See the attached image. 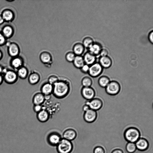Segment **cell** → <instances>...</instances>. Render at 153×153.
Returning a JSON list of instances; mask_svg holds the SVG:
<instances>
[{"mask_svg":"<svg viewBox=\"0 0 153 153\" xmlns=\"http://www.w3.org/2000/svg\"><path fill=\"white\" fill-rule=\"evenodd\" d=\"M73 63L75 67L79 69L85 64L83 57L81 56H76Z\"/></svg>","mask_w":153,"mask_h":153,"instance_id":"obj_27","label":"cell"},{"mask_svg":"<svg viewBox=\"0 0 153 153\" xmlns=\"http://www.w3.org/2000/svg\"><path fill=\"white\" fill-rule=\"evenodd\" d=\"M82 109L84 112H85L89 109L90 108L88 105L85 104L83 105Z\"/></svg>","mask_w":153,"mask_h":153,"instance_id":"obj_41","label":"cell"},{"mask_svg":"<svg viewBox=\"0 0 153 153\" xmlns=\"http://www.w3.org/2000/svg\"><path fill=\"white\" fill-rule=\"evenodd\" d=\"M56 148L58 153H70L73 149V145L71 141L62 138Z\"/></svg>","mask_w":153,"mask_h":153,"instance_id":"obj_3","label":"cell"},{"mask_svg":"<svg viewBox=\"0 0 153 153\" xmlns=\"http://www.w3.org/2000/svg\"><path fill=\"white\" fill-rule=\"evenodd\" d=\"M4 81L3 75L0 74V85Z\"/></svg>","mask_w":153,"mask_h":153,"instance_id":"obj_42","label":"cell"},{"mask_svg":"<svg viewBox=\"0 0 153 153\" xmlns=\"http://www.w3.org/2000/svg\"><path fill=\"white\" fill-rule=\"evenodd\" d=\"M4 21H11L14 18V14L13 11L10 9H5L2 13L1 15Z\"/></svg>","mask_w":153,"mask_h":153,"instance_id":"obj_22","label":"cell"},{"mask_svg":"<svg viewBox=\"0 0 153 153\" xmlns=\"http://www.w3.org/2000/svg\"><path fill=\"white\" fill-rule=\"evenodd\" d=\"M59 80L58 77L55 75L50 76L48 79V82L53 85Z\"/></svg>","mask_w":153,"mask_h":153,"instance_id":"obj_33","label":"cell"},{"mask_svg":"<svg viewBox=\"0 0 153 153\" xmlns=\"http://www.w3.org/2000/svg\"><path fill=\"white\" fill-rule=\"evenodd\" d=\"M13 30L12 27L7 25L3 27L1 33L5 38H9L13 35Z\"/></svg>","mask_w":153,"mask_h":153,"instance_id":"obj_26","label":"cell"},{"mask_svg":"<svg viewBox=\"0 0 153 153\" xmlns=\"http://www.w3.org/2000/svg\"><path fill=\"white\" fill-rule=\"evenodd\" d=\"M93 152V153H105V151L102 146H97L94 148Z\"/></svg>","mask_w":153,"mask_h":153,"instance_id":"obj_34","label":"cell"},{"mask_svg":"<svg viewBox=\"0 0 153 153\" xmlns=\"http://www.w3.org/2000/svg\"><path fill=\"white\" fill-rule=\"evenodd\" d=\"M6 39L1 33H0V45H3L5 42Z\"/></svg>","mask_w":153,"mask_h":153,"instance_id":"obj_37","label":"cell"},{"mask_svg":"<svg viewBox=\"0 0 153 153\" xmlns=\"http://www.w3.org/2000/svg\"><path fill=\"white\" fill-rule=\"evenodd\" d=\"M81 93L83 97L87 100H90L94 98L96 94L94 89L91 87H82Z\"/></svg>","mask_w":153,"mask_h":153,"instance_id":"obj_9","label":"cell"},{"mask_svg":"<svg viewBox=\"0 0 153 153\" xmlns=\"http://www.w3.org/2000/svg\"><path fill=\"white\" fill-rule=\"evenodd\" d=\"M18 45L14 42L10 43L8 45V53L11 56L14 57L17 56L19 52Z\"/></svg>","mask_w":153,"mask_h":153,"instance_id":"obj_14","label":"cell"},{"mask_svg":"<svg viewBox=\"0 0 153 153\" xmlns=\"http://www.w3.org/2000/svg\"><path fill=\"white\" fill-rule=\"evenodd\" d=\"M153 31H152L150 32L149 35V39L150 42H151V43H152L153 42Z\"/></svg>","mask_w":153,"mask_h":153,"instance_id":"obj_40","label":"cell"},{"mask_svg":"<svg viewBox=\"0 0 153 153\" xmlns=\"http://www.w3.org/2000/svg\"><path fill=\"white\" fill-rule=\"evenodd\" d=\"M97 116V111L90 109L84 112L83 117L84 120L86 122L91 123L96 120Z\"/></svg>","mask_w":153,"mask_h":153,"instance_id":"obj_10","label":"cell"},{"mask_svg":"<svg viewBox=\"0 0 153 153\" xmlns=\"http://www.w3.org/2000/svg\"><path fill=\"white\" fill-rule=\"evenodd\" d=\"M94 43L93 40L91 38L87 37L83 39L82 44L85 48H89Z\"/></svg>","mask_w":153,"mask_h":153,"instance_id":"obj_30","label":"cell"},{"mask_svg":"<svg viewBox=\"0 0 153 153\" xmlns=\"http://www.w3.org/2000/svg\"><path fill=\"white\" fill-rule=\"evenodd\" d=\"M108 53V51L107 50L105 49H103L101 50L100 54L101 56H107Z\"/></svg>","mask_w":153,"mask_h":153,"instance_id":"obj_38","label":"cell"},{"mask_svg":"<svg viewBox=\"0 0 153 153\" xmlns=\"http://www.w3.org/2000/svg\"><path fill=\"white\" fill-rule=\"evenodd\" d=\"M126 151L129 153H133L137 149L135 143L128 142L126 144Z\"/></svg>","mask_w":153,"mask_h":153,"instance_id":"obj_31","label":"cell"},{"mask_svg":"<svg viewBox=\"0 0 153 153\" xmlns=\"http://www.w3.org/2000/svg\"><path fill=\"white\" fill-rule=\"evenodd\" d=\"M3 77L4 80L9 84L15 83L18 77L16 72L11 70H7L3 74Z\"/></svg>","mask_w":153,"mask_h":153,"instance_id":"obj_7","label":"cell"},{"mask_svg":"<svg viewBox=\"0 0 153 153\" xmlns=\"http://www.w3.org/2000/svg\"><path fill=\"white\" fill-rule=\"evenodd\" d=\"M83 57L85 64L89 66L95 63V56L89 51L86 52L84 54Z\"/></svg>","mask_w":153,"mask_h":153,"instance_id":"obj_17","label":"cell"},{"mask_svg":"<svg viewBox=\"0 0 153 153\" xmlns=\"http://www.w3.org/2000/svg\"><path fill=\"white\" fill-rule=\"evenodd\" d=\"M53 89V85L47 82L44 83L42 86L41 88V92L45 96H48L52 93Z\"/></svg>","mask_w":153,"mask_h":153,"instance_id":"obj_15","label":"cell"},{"mask_svg":"<svg viewBox=\"0 0 153 153\" xmlns=\"http://www.w3.org/2000/svg\"><path fill=\"white\" fill-rule=\"evenodd\" d=\"M88 49L89 52L95 56L99 55L102 49L101 45L97 43H94Z\"/></svg>","mask_w":153,"mask_h":153,"instance_id":"obj_24","label":"cell"},{"mask_svg":"<svg viewBox=\"0 0 153 153\" xmlns=\"http://www.w3.org/2000/svg\"><path fill=\"white\" fill-rule=\"evenodd\" d=\"M2 54L1 52L0 51V59L1 58Z\"/></svg>","mask_w":153,"mask_h":153,"instance_id":"obj_44","label":"cell"},{"mask_svg":"<svg viewBox=\"0 0 153 153\" xmlns=\"http://www.w3.org/2000/svg\"><path fill=\"white\" fill-rule=\"evenodd\" d=\"M106 93L111 96H115L119 93L121 90L119 83L115 80L110 81L105 88Z\"/></svg>","mask_w":153,"mask_h":153,"instance_id":"obj_4","label":"cell"},{"mask_svg":"<svg viewBox=\"0 0 153 153\" xmlns=\"http://www.w3.org/2000/svg\"><path fill=\"white\" fill-rule=\"evenodd\" d=\"M45 96L41 92L37 93L33 96L32 101L34 105H41L45 101Z\"/></svg>","mask_w":153,"mask_h":153,"instance_id":"obj_18","label":"cell"},{"mask_svg":"<svg viewBox=\"0 0 153 153\" xmlns=\"http://www.w3.org/2000/svg\"><path fill=\"white\" fill-rule=\"evenodd\" d=\"M76 56V55L73 52L70 51L66 53L65 58L68 62H73Z\"/></svg>","mask_w":153,"mask_h":153,"instance_id":"obj_32","label":"cell"},{"mask_svg":"<svg viewBox=\"0 0 153 153\" xmlns=\"http://www.w3.org/2000/svg\"><path fill=\"white\" fill-rule=\"evenodd\" d=\"M18 77L22 79H26L28 76V71L25 67L22 66L17 70L16 72Z\"/></svg>","mask_w":153,"mask_h":153,"instance_id":"obj_25","label":"cell"},{"mask_svg":"<svg viewBox=\"0 0 153 153\" xmlns=\"http://www.w3.org/2000/svg\"><path fill=\"white\" fill-rule=\"evenodd\" d=\"M37 118L40 122L44 123L47 121L48 120L49 114L47 111L42 109L37 113Z\"/></svg>","mask_w":153,"mask_h":153,"instance_id":"obj_21","label":"cell"},{"mask_svg":"<svg viewBox=\"0 0 153 153\" xmlns=\"http://www.w3.org/2000/svg\"><path fill=\"white\" fill-rule=\"evenodd\" d=\"M81 82L83 87H91L93 83L91 78L87 76L84 77L82 78Z\"/></svg>","mask_w":153,"mask_h":153,"instance_id":"obj_29","label":"cell"},{"mask_svg":"<svg viewBox=\"0 0 153 153\" xmlns=\"http://www.w3.org/2000/svg\"><path fill=\"white\" fill-rule=\"evenodd\" d=\"M33 108L34 111L37 113L42 110L41 105H34Z\"/></svg>","mask_w":153,"mask_h":153,"instance_id":"obj_36","label":"cell"},{"mask_svg":"<svg viewBox=\"0 0 153 153\" xmlns=\"http://www.w3.org/2000/svg\"><path fill=\"white\" fill-rule=\"evenodd\" d=\"M85 47L82 43H76L73 47V52L76 56H81L85 50Z\"/></svg>","mask_w":153,"mask_h":153,"instance_id":"obj_19","label":"cell"},{"mask_svg":"<svg viewBox=\"0 0 153 153\" xmlns=\"http://www.w3.org/2000/svg\"><path fill=\"white\" fill-rule=\"evenodd\" d=\"M39 59L41 62L45 65H49L52 63V56L48 51H44L41 52L39 55Z\"/></svg>","mask_w":153,"mask_h":153,"instance_id":"obj_13","label":"cell"},{"mask_svg":"<svg viewBox=\"0 0 153 153\" xmlns=\"http://www.w3.org/2000/svg\"><path fill=\"white\" fill-rule=\"evenodd\" d=\"M103 68L99 63H94L89 66L88 72L91 77L95 78L100 76L102 73Z\"/></svg>","mask_w":153,"mask_h":153,"instance_id":"obj_6","label":"cell"},{"mask_svg":"<svg viewBox=\"0 0 153 153\" xmlns=\"http://www.w3.org/2000/svg\"><path fill=\"white\" fill-rule=\"evenodd\" d=\"M89 68V66L85 64L80 69L82 73L84 74H87L88 73Z\"/></svg>","mask_w":153,"mask_h":153,"instance_id":"obj_35","label":"cell"},{"mask_svg":"<svg viewBox=\"0 0 153 153\" xmlns=\"http://www.w3.org/2000/svg\"><path fill=\"white\" fill-rule=\"evenodd\" d=\"M140 133L137 128L130 127L125 129L124 133L125 140L128 142L135 143L140 138Z\"/></svg>","mask_w":153,"mask_h":153,"instance_id":"obj_2","label":"cell"},{"mask_svg":"<svg viewBox=\"0 0 153 153\" xmlns=\"http://www.w3.org/2000/svg\"><path fill=\"white\" fill-rule=\"evenodd\" d=\"M53 86L52 94L57 98L65 97L68 94L70 91L69 84L64 80H59L53 85Z\"/></svg>","mask_w":153,"mask_h":153,"instance_id":"obj_1","label":"cell"},{"mask_svg":"<svg viewBox=\"0 0 153 153\" xmlns=\"http://www.w3.org/2000/svg\"><path fill=\"white\" fill-rule=\"evenodd\" d=\"M62 138L60 134L57 131H52L49 133L47 140L48 143L53 146H56Z\"/></svg>","mask_w":153,"mask_h":153,"instance_id":"obj_5","label":"cell"},{"mask_svg":"<svg viewBox=\"0 0 153 153\" xmlns=\"http://www.w3.org/2000/svg\"><path fill=\"white\" fill-rule=\"evenodd\" d=\"M99 63L103 68H108L111 66L112 61L107 56H101L99 59Z\"/></svg>","mask_w":153,"mask_h":153,"instance_id":"obj_16","label":"cell"},{"mask_svg":"<svg viewBox=\"0 0 153 153\" xmlns=\"http://www.w3.org/2000/svg\"><path fill=\"white\" fill-rule=\"evenodd\" d=\"M4 21V20L2 17L1 15H0V25L2 24Z\"/></svg>","mask_w":153,"mask_h":153,"instance_id":"obj_43","label":"cell"},{"mask_svg":"<svg viewBox=\"0 0 153 153\" xmlns=\"http://www.w3.org/2000/svg\"><path fill=\"white\" fill-rule=\"evenodd\" d=\"M110 81L109 77L105 75L100 76L98 80L99 85L101 87L105 88Z\"/></svg>","mask_w":153,"mask_h":153,"instance_id":"obj_28","label":"cell"},{"mask_svg":"<svg viewBox=\"0 0 153 153\" xmlns=\"http://www.w3.org/2000/svg\"><path fill=\"white\" fill-rule=\"evenodd\" d=\"M40 77L39 74L35 72L30 73L28 76V81L31 85H34L37 83L39 81Z\"/></svg>","mask_w":153,"mask_h":153,"instance_id":"obj_20","label":"cell"},{"mask_svg":"<svg viewBox=\"0 0 153 153\" xmlns=\"http://www.w3.org/2000/svg\"><path fill=\"white\" fill-rule=\"evenodd\" d=\"M23 59L20 57L17 56L13 57L11 62L12 66L14 69L17 70L20 67L23 66Z\"/></svg>","mask_w":153,"mask_h":153,"instance_id":"obj_23","label":"cell"},{"mask_svg":"<svg viewBox=\"0 0 153 153\" xmlns=\"http://www.w3.org/2000/svg\"><path fill=\"white\" fill-rule=\"evenodd\" d=\"M77 135V132L74 129L68 128L64 131L62 136L63 138L71 141L76 138Z\"/></svg>","mask_w":153,"mask_h":153,"instance_id":"obj_12","label":"cell"},{"mask_svg":"<svg viewBox=\"0 0 153 153\" xmlns=\"http://www.w3.org/2000/svg\"><path fill=\"white\" fill-rule=\"evenodd\" d=\"M135 143L137 149L140 151H145L149 147L148 141L144 138L140 137Z\"/></svg>","mask_w":153,"mask_h":153,"instance_id":"obj_11","label":"cell"},{"mask_svg":"<svg viewBox=\"0 0 153 153\" xmlns=\"http://www.w3.org/2000/svg\"><path fill=\"white\" fill-rule=\"evenodd\" d=\"M111 153H123V152L121 149L117 148L113 150Z\"/></svg>","mask_w":153,"mask_h":153,"instance_id":"obj_39","label":"cell"},{"mask_svg":"<svg viewBox=\"0 0 153 153\" xmlns=\"http://www.w3.org/2000/svg\"><path fill=\"white\" fill-rule=\"evenodd\" d=\"M85 104L89 106L90 109L96 111L100 110L103 105L102 100L98 98H94L90 100H87Z\"/></svg>","mask_w":153,"mask_h":153,"instance_id":"obj_8","label":"cell"}]
</instances>
